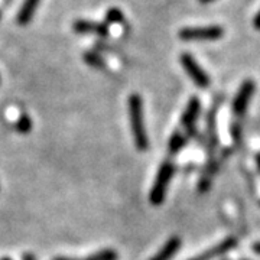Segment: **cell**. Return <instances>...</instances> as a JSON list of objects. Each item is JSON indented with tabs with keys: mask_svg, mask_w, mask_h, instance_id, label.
<instances>
[{
	"mask_svg": "<svg viewBox=\"0 0 260 260\" xmlns=\"http://www.w3.org/2000/svg\"><path fill=\"white\" fill-rule=\"evenodd\" d=\"M181 64L184 67L185 73L189 75V78L194 81V84L200 88H207L210 85V77L207 75L203 67L195 61V58L189 54L181 55Z\"/></svg>",
	"mask_w": 260,
	"mask_h": 260,
	"instance_id": "277c9868",
	"label": "cell"
},
{
	"mask_svg": "<svg viewBox=\"0 0 260 260\" xmlns=\"http://www.w3.org/2000/svg\"><path fill=\"white\" fill-rule=\"evenodd\" d=\"M119 254L113 249H103L100 251H95L87 259H70V257H55L54 260H117Z\"/></svg>",
	"mask_w": 260,
	"mask_h": 260,
	"instance_id": "8fae6325",
	"label": "cell"
},
{
	"mask_svg": "<svg viewBox=\"0 0 260 260\" xmlns=\"http://www.w3.org/2000/svg\"><path fill=\"white\" fill-rule=\"evenodd\" d=\"M84 62L88 64L90 67H93V68H97V70H102L106 65L102 56L99 55L97 52H93V51H88V52L84 54Z\"/></svg>",
	"mask_w": 260,
	"mask_h": 260,
	"instance_id": "4fadbf2b",
	"label": "cell"
},
{
	"mask_svg": "<svg viewBox=\"0 0 260 260\" xmlns=\"http://www.w3.org/2000/svg\"><path fill=\"white\" fill-rule=\"evenodd\" d=\"M15 129L20 135H26L32 130V120L28 114H22L18 119V121L15 123Z\"/></svg>",
	"mask_w": 260,
	"mask_h": 260,
	"instance_id": "5bb4252c",
	"label": "cell"
},
{
	"mask_svg": "<svg viewBox=\"0 0 260 260\" xmlns=\"http://www.w3.org/2000/svg\"><path fill=\"white\" fill-rule=\"evenodd\" d=\"M200 109H201L200 99H198V97H192V99H189V102H188L185 112L182 113L181 123H182V126H184L189 133H191V132L194 133V124L195 121H197V119H198Z\"/></svg>",
	"mask_w": 260,
	"mask_h": 260,
	"instance_id": "52a82bcc",
	"label": "cell"
},
{
	"mask_svg": "<svg viewBox=\"0 0 260 260\" xmlns=\"http://www.w3.org/2000/svg\"><path fill=\"white\" fill-rule=\"evenodd\" d=\"M174 172H175V167L172 162L165 160L158 171V175L155 178V182L153 186L150 189V194H149V200H150V204L152 205H160L165 201V197H167L168 186L169 182L174 177Z\"/></svg>",
	"mask_w": 260,
	"mask_h": 260,
	"instance_id": "7a4b0ae2",
	"label": "cell"
},
{
	"mask_svg": "<svg viewBox=\"0 0 260 260\" xmlns=\"http://www.w3.org/2000/svg\"><path fill=\"white\" fill-rule=\"evenodd\" d=\"M23 260H37V259H35V256H34L32 253H25V254H23Z\"/></svg>",
	"mask_w": 260,
	"mask_h": 260,
	"instance_id": "e0dca14e",
	"label": "cell"
},
{
	"mask_svg": "<svg viewBox=\"0 0 260 260\" xmlns=\"http://www.w3.org/2000/svg\"><path fill=\"white\" fill-rule=\"evenodd\" d=\"M242 260H249V259H242Z\"/></svg>",
	"mask_w": 260,
	"mask_h": 260,
	"instance_id": "7402d4cb",
	"label": "cell"
},
{
	"mask_svg": "<svg viewBox=\"0 0 260 260\" xmlns=\"http://www.w3.org/2000/svg\"><path fill=\"white\" fill-rule=\"evenodd\" d=\"M77 34H95L100 37H106L109 34V28L106 23H97L91 20H77L73 26Z\"/></svg>",
	"mask_w": 260,
	"mask_h": 260,
	"instance_id": "ba28073f",
	"label": "cell"
},
{
	"mask_svg": "<svg viewBox=\"0 0 260 260\" xmlns=\"http://www.w3.org/2000/svg\"><path fill=\"white\" fill-rule=\"evenodd\" d=\"M210 2H214V0H200V3H210Z\"/></svg>",
	"mask_w": 260,
	"mask_h": 260,
	"instance_id": "ffe728a7",
	"label": "cell"
},
{
	"mask_svg": "<svg viewBox=\"0 0 260 260\" xmlns=\"http://www.w3.org/2000/svg\"><path fill=\"white\" fill-rule=\"evenodd\" d=\"M39 2H41V0H25V2H23V5H22V8H20V10H19L18 13L19 25L25 26V25H28L29 22L32 20L35 12H37Z\"/></svg>",
	"mask_w": 260,
	"mask_h": 260,
	"instance_id": "30bf717a",
	"label": "cell"
},
{
	"mask_svg": "<svg viewBox=\"0 0 260 260\" xmlns=\"http://www.w3.org/2000/svg\"><path fill=\"white\" fill-rule=\"evenodd\" d=\"M254 90H256V85L253 83V80H246L240 85L239 91H237L236 97H234V102H233V112H234V114L243 116L246 113L251 97L254 94Z\"/></svg>",
	"mask_w": 260,
	"mask_h": 260,
	"instance_id": "5b68a950",
	"label": "cell"
},
{
	"mask_svg": "<svg viewBox=\"0 0 260 260\" xmlns=\"http://www.w3.org/2000/svg\"><path fill=\"white\" fill-rule=\"evenodd\" d=\"M253 250L256 251L257 254H260V242L254 243V244H253Z\"/></svg>",
	"mask_w": 260,
	"mask_h": 260,
	"instance_id": "ac0fdd59",
	"label": "cell"
},
{
	"mask_svg": "<svg viewBox=\"0 0 260 260\" xmlns=\"http://www.w3.org/2000/svg\"><path fill=\"white\" fill-rule=\"evenodd\" d=\"M0 18H2V13H0Z\"/></svg>",
	"mask_w": 260,
	"mask_h": 260,
	"instance_id": "603a6c76",
	"label": "cell"
},
{
	"mask_svg": "<svg viewBox=\"0 0 260 260\" xmlns=\"http://www.w3.org/2000/svg\"><path fill=\"white\" fill-rule=\"evenodd\" d=\"M256 165H257V169H259V172H260V153L256 155Z\"/></svg>",
	"mask_w": 260,
	"mask_h": 260,
	"instance_id": "d6986e66",
	"label": "cell"
},
{
	"mask_svg": "<svg viewBox=\"0 0 260 260\" xmlns=\"http://www.w3.org/2000/svg\"><path fill=\"white\" fill-rule=\"evenodd\" d=\"M223 35L224 29L217 25L184 28L179 30V38L182 41H217V39L223 38Z\"/></svg>",
	"mask_w": 260,
	"mask_h": 260,
	"instance_id": "3957f363",
	"label": "cell"
},
{
	"mask_svg": "<svg viewBox=\"0 0 260 260\" xmlns=\"http://www.w3.org/2000/svg\"><path fill=\"white\" fill-rule=\"evenodd\" d=\"M253 25H254V28L260 30V10L257 12V15L254 16V19H253Z\"/></svg>",
	"mask_w": 260,
	"mask_h": 260,
	"instance_id": "2e32d148",
	"label": "cell"
},
{
	"mask_svg": "<svg viewBox=\"0 0 260 260\" xmlns=\"http://www.w3.org/2000/svg\"><path fill=\"white\" fill-rule=\"evenodd\" d=\"M0 260H12L10 257H3V259H0Z\"/></svg>",
	"mask_w": 260,
	"mask_h": 260,
	"instance_id": "44dd1931",
	"label": "cell"
},
{
	"mask_svg": "<svg viewBox=\"0 0 260 260\" xmlns=\"http://www.w3.org/2000/svg\"><path fill=\"white\" fill-rule=\"evenodd\" d=\"M123 13H121L120 9H116V8H113V9L107 10V13H106V25L107 23H120L123 22Z\"/></svg>",
	"mask_w": 260,
	"mask_h": 260,
	"instance_id": "9a60e30c",
	"label": "cell"
},
{
	"mask_svg": "<svg viewBox=\"0 0 260 260\" xmlns=\"http://www.w3.org/2000/svg\"><path fill=\"white\" fill-rule=\"evenodd\" d=\"M186 143V136L182 135L179 130L172 133L171 139H169V145H168V149L171 152V155H177L178 152H181V149L185 146Z\"/></svg>",
	"mask_w": 260,
	"mask_h": 260,
	"instance_id": "7c38bea8",
	"label": "cell"
},
{
	"mask_svg": "<svg viewBox=\"0 0 260 260\" xmlns=\"http://www.w3.org/2000/svg\"><path fill=\"white\" fill-rule=\"evenodd\" d=\"M181 239L177 237V236H174V237H171L169 240H167V243L160 247V250L156 253V254H153L152 257L149 260H171L175 254H177V251L181 249Z\"/></svg>",
	"mask_w": 260,
	"mask_h": 260,
	"instance_id": "9c48e42d",
	"label": "cell"
},
{
	"mask_svg": "<svg viewBox=\"0 0 260 260\" xmlns=\"http://www.w3.org/2000/svg\"><path fill=\"white\" fill-rule=\"evenodd\" d=\"M237 246V240L234 239V237H229V239H224L223 242H220L218 244H215L214 247L211 249H208V250H205L204 253H200V254H197L195 257L189 260H211L215 259V257H218V256H221V254H225V253H229V251L234 249Z\"/></svg>",
	"mask_w": 260,
	"mask_h": 260,
	"instance_id": "8992f818",
	"label": "cell"
},
{
	"mask_svg": "<svg viewBox=\"0 0 260 260\" xmlns=\"http://www.w3.org/2000/svg\"><path fill=\"white\" fill-rule=\"evenodd\" d=\"M129 119L135 145L138 150L145 152L149 148V139L143 117V102L139 94H132L129 97Z\"/></svg>",
	"mask_w": 260,
	"mask_h": 260,
	"instance_id": "6da1fadb",
	"label": "cell"
}]
</instances>
